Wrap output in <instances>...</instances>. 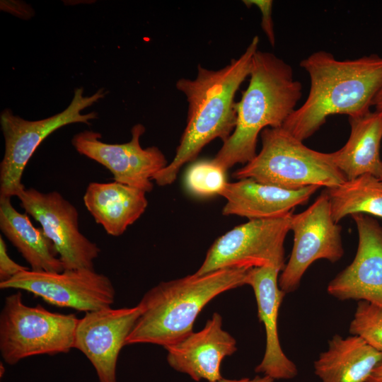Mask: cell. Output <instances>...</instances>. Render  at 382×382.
Instances as JSON below:
<instances>
[{
  "label": "cell",
  "mask_w": 382,
  "mask_h": 382,
  "mask_svg": "<svg viewBox=\"0 0 382 382\" xmlns=\"http://www.w3.org/2000/svg\"><path fill=\"white\" fill-rule=\"evenodd\" d=\"M0 229L30 265L31 270H64L51 240L42 228L33 226L27 213H21L13 207L9 197H0Z\"/></svg>",
  "instance_id": "44dd1931"
},
{
  "label": "cell",
  "mask_w": 382,
  "mask_h": 382,
  "mask_svg": "<svg viewBox=\"0 0 382 382\" xmlns=\"http://www.w3.org/2000/svg\"><path fill=\"white\" fill-rule=\"evenodd\" d=\"M145 129L143 125H135L131 140L124 144L103 142L100 133L84 130L73 137L71 144L80 154L109 170L115 181L149 192L154 187L153 177L168 163L157 146H141Z\"/></svg>",
  "instance_id": "7c38bea8"
},
{
  "label": "cell",
  "mask_w": 382,
  "mask_h": 382,
  "mask_svg": "<svg viewBox=\"0 0 382 382\" xmlns=\"http://www.w3.org/2000/svg\"><path fill=\"white\" fill-rule=\"evenodd\" d=\"M79 318L74 314L29 306L18 291L6 296L0 314V352L14 365L29 357L67 353L74 348Z\"/></svg>",
  "instance_id": "8992f818"
},
{
  "label": "cell",
  "mask_w": 382,
  "mask_h": 382,
  "mask_svg": "<svg viewBox=\"0 0 382 382\" xmlns=\"http://www.w3.org/2000/svg\"><path fill=\"white\" fill-rule=\"evenodd\" d=\"M249 76L247 88L235 104L234 130L212 160L225 171L253 160L259 134L267 127H282L302 96L291 66L272 53L257 50Z\"/></svg>",
  "instance_id": "3957f363"
},
{
  "label": "cell",
  "mask_w": 382,
  "mask_h": 382,
  "mask_svg": "<svg viewBox=\"0 0 382 382\" xmlns=\"http://www.w3.org/2000/svg\"><path fill=\"white\" fill-rule=\"evenodd\" d=\"M378 178L382 180V164H381V170L378 175Z\"/></svg>",
  "instance_id": "f546056e"
},
{
  "label": "cell",
  "mask_w": 382,
  "mask_h": 382,
  "mask_svg": "<svg viewBox=\"0 0 382 382\" xmlns=\"http://www.w3.org/2000/svg\"><path fill=\"white\" fill-rule=\"evenodd\" d=\"M260 137V151L233 172L234 178H249L288 190L313 185L330 188L347 180L330 153L308 148L282 127H267Z\"/></svg>",
  "instance_id": "5b68a950"
},
{
  "label": "cell",
  "mask_w": 382,
  "mask_h": 382,
  "mask_svg": "<svg viewBox=\"0 0 382 382\" xmlns=\"http://www.w3.org/2000/svg\"><path fill=\"white\" fill-rule=\"evenodd\" d=\"M349 331L382 353V307L359 301Z\"/></svg>",
  "instance_id": "cb8c5ba5"
},
{
  "label": "cell",
  "mask_w": 382,
  "mask_h": 382,
  "mask_svg": "<svg viewBox=\"0 0 382 382\" xmlns=\"http://www.w3.org/2000/svg\"><path fill=\"white\" fill-rule=\"evenodd\" d=\"M141 314L139 305L86 313L77 323L74 348L94 367L98 382H117L120 352Z\"/></svg>",
  "instance_id": "4fadbf2b"
},
{
  "label": "cell",
  "mask_w": 382,
  "mask_h": 382,
  "mask_svg": "<svg viewBox=\"0 0 382 382\" xmlns=\"http://www.w3.org/2000/svg\"><path fill=\"white\" fill-rule=\"evenodd\" d=\"M381 361L382 353L360 337L336 334L314 361V373L322 382H366Z\"/></svg>",
  "instance_id": "d6986e66"
},
{
  "label": "cell",
  "mask_w": 382,
  "mask_h": 382,
  "mask_svg": "<svg viewBox=\"0 0 382 382\" xmlns=\"http://www.w3.org/2000/svg\"><path fill=\"white\" fill-rule=\"evenodd\" d=\"M226 172L211 161L193 163L185 175V184L195 195L209 197L219 195L226 184Z\"/></svg>",
  "instance_id": "603a6c76"
},
{
  "label": "cell",
  "mask_w": 382,
  "mask_h": 382,
  "mask_svg": "<svg viewBox=\"0 0 382 382\" xmlns=\"http://www.w3.org/2000/svg\"><path fill=\"white\" fill-rule=\"evenodd\" d=\"M96 222L120 236L144 213L148 201L141 190L117 183H90L83 197Z\"/></svg>",
  "instance_id": "ac0fdd59"
},
{
  "label": "cell",
  "mask_w": 382,
  "mask_h": 382,
  "mask_svg": "<svg viewBox=\"0 0 382 382\" xmlns=\"http://www.w3.org/2000/svg\"><path fill=\"white\" fill-rule=\"evenodd\" d=\"M243 2L248 6H257L262 13L261 27L265 33L270 45L274 46L275 35L272 18L273 1L271 0H244Z\"/></svg>",
  "instance_id": "d4e9b609"
},
{
  "label": "cell",
  "mask_w": 382,
  "mask_h": 382,
  "mask_svg": "<svg viewBox=\"0 0 382 382\" xmlns=\"http://www.w3.org/2000/svg\"><path fill=\"white\" fill-rule=\"evenodd\" d=\"M0 288L24 290L53 306L85 313L110 308L115 299L111 280L94 269L60 272L25 270L0 282Z\"/></svg>",
  "instance_id": "30bf717a"
},
{
  "label": "cell",
  "mask_w": 382,
  "mask_h": 382,
  "mask_svg": "<svg viewBox=\"0 0 382 382\" xmlns=\"http://www.w3.org/2000/svg\"><path fill=\"white\" fill-rule=\"evenodd\" d=\"M258 45L255 36L245 52L226 66L212 70L199 64L195 79L176 82L188 103L187 125L173 161L152 178L158 185L173 183L182 166L195 160L207 144L216 138L224 142L232 134L236 121L234 97L249 76Z\"/></svg>",
  "instance_id": "6da1fadb"
},
{
  "label": "cell",
  "mask_w": 382,
  "mask_h": 382,
  "mask_svg": "<svg viewBox=\"0 0 382 382\" xmlns=\"http://www.w3.org/2000/svg\"><path fill=\"white\" fill-rule=\"evenodd\" d=\"M290 231L294 233L292 250L278 279L285 294L298 289L304 273L315 261L325 259L335 262L344 255L342 228L332 219L325 191L303 212L292 213Z\"/></svg>",
  "instance_id": "9c48e42d"
},
{
  "label": "cell",
  "mask_w": 382,
  "mask_h": 382,
  "mask_svg": "<svg viewBox=\"0 0 382 382\" xmlns=\"http://www.w3.org/2000/svg\"><path fill=\"white\" fill-rule=\"evenodd\" d=\"M366 382H382V361L374 368Z\"/></svg>",
  "instance_id": "83f0119b"
},
{
  "label": "cell",
  "mask_w": 382,
  "mask_h": 382,
  "mask_svg": "<svg viewBox=\"0 0 382 382\" xmlns=\"http://www.w3.org/2000/svg\"><path fill=\"white\" fill-rule=\"evenodd\" d=\"M217 382H275V380L267 376H256L253 378H242L239 379H229L222 378Z\"/></svg>",
  "instance_id": "4316f807"
},
{
  "label": "cell",
  "mask_w": 382,
  "mask_h": 382,
  "mask_svg": "<svg viewBox=\"0 0 382 382\" xmlns=\"http://www.w3.org/2000/svg\"><path fill=\"white\" fill-rule=\"evenodd\" d=\"M248 270L221 269L160 282L138 303L141 314L125 345L151 343L165 347L183 340L193 332L197 316L210 301L246 284Z\"/></svg>",
  "instance_id": "277c9868"
},
{
  "label": "cell",
  "mask_w": 382,
  "mask_h": 382,
  "mask_svg": "<svg viewBox=\"0 0 382 382\" xmlns=\"http://www.w3.org/2000/svg\"><path fill=\"white\" fill-rule=\"evenodd\" d=\"M29 270L28 267L19 265L11 258L5 241L2 236H0V282H6L19 272Z\"/></svg>",
  "instance_id": "484cf974"
},
{
  "label": "cell",
  "mask_w": 382,
  "mask_h": 382,
  "mask_svg": "<svg viewBox=\"0 0 382 382\" xmlns=\"http://www.w3.org/2000/svg\"><path fill=\"white\" fill-rule=\"evenodd\" d=\"M300 66L308 74L309 92L282 127L302 141L332 115L354 117L371 111L382 88V57L376 54L340 60L321 50L301 60Z\"/></svg>",
  "instance_id": "7a4b0ae2"
},
{
  "label": "cell",
  "mask_w": 382,
  "mask_h": 382,
  "mask_svg": "<svg viewBox=\"0 0 382 382\" xmlns=\"http://www.w3.org/2000/svg\"><path fill=\"white\" fill-rule=\"evenodd\" d=\"M249 220L219 237L208 250L195 273L205 274L230 268L285 266L284 241L290 231L291 216Z\"/></svg>",
  "instance_id": "ba28073f"
},
{
  "label": "cell",
  "mask_w": 382,
  "mask_h": 382,
  "mask_svg": "<svg viewBox=\"0 0 382 382\" xmlns=\"http://www.w3.org/2000/svg\"><path fill=\"white\" fill-rule=\"evenodd\" d=\"M279 269L272 267L249 269L246 284L254 291L257 316L264 324L266 335L264 356L255 371L274 380H289L296 376L298 369L283 352L279 340L278 313L286 294L279 286Z\"/></svg>",
  "instance_id": "2e32d148"
},
{
  "label": "cell",
  "mask_w": 382,
  "mask_h": 382,
  "mask_svg": "<svg viewBox=\"0 0 382 382\" xmlns=\"http://www.w3.org/2000/svg\"><path fill=\"white\" fill-rule=\"evenodd\" d=\"M320 187L288 190L245 178L227 183L220 195L226 200L224 215H237L249 220L280 217L306 204Z\"/></svg>",
  "instance_id": "e0dca14e"
},
{
  "label": "cell",
  "mask_w": 382,
  "mask_h": 382,
  "mask_svg": "<svg viewBox=\"0 0 382 382\" xmlns=\"http://www.w3.org/2000/svg\"><path fill=\"white\" fill-rule=\"evenodd\" d=\"M17 197L25 213L40 224L54 244L64 270L94 269L100 249L81 233L79 212L69 201L57 191L45 193L25 187Z\"/></svg>",
  "instance_id": "8fae6325"
},
{
  "label": "cell",
  "mask_w": 382,
  "mask_h": 382,
  "mask_svg": "<svg viewBox=\"0 0 382 382\" xmlns=\"http://www.w3.org/2000/svg\"><path fill=\"white\" fill-rule=\"evenodd\" d=\"M359 236L352 262L327 286L328 293L342 301H365L382 307V227L369 215H352Z\"/></svg>",
  "instance_id": "5bb4252c"
},
{
  "label": "cell",
  "mask_w": 382,
  "mask_h": 382,
  "mask_svg": "<svg viewBox=\"0 0 382 382\" xmlns=\"http://www.w3.org/2000/svg\"><path fill=\"white\" fill-rule=\"evenodd\" d=\"M372 106H374L375 110L382 112V88L375 96Z\"/></svg>",
  "instance_id": "f1b7e54d"
},
{
  "label": "cell",
  "mask_w": 382,
  "mask_h": 382,
  "mask_svg": "<svg viewBox=\"0 0 382 382\" xmlns=\"http://www.w3.org/2000/svg\"><path fill=\"white\" fill-rule=\"evenodd\" d=\"M107 92L100 88L91 96H83V88L74 89L68 107L51 117L35 121L16 115L11 109L0 115L5 151L0 163V197H17L25 187L21 183L25 168L39 145L57 129L72 123H85L98 118V113L81 111L103 99Z\"/></svg>",
  "instance_id": "52a82bcc"
},
{
  "label": "cell",
  "mask_w": 382,
  "mask_h": 382,
  "mask_svg": "<svg viewBox=\"0 0 382 382\" xmlns=\"http://www.w3.org/2000/svg\"><path fill=\"white\" fill-rule=\"evenodd\" d=\"M349 122L351 130L348 140L341 149L330 153L335 165L347 180L365 174L378 177L382 164V112L369 111L349 117Z\"/></svg>",
  "instance_id": "ffe728a7"
},
{
  "label": "cell",
  "mask_w": 382,
  "mask_h": 382,
  "mask_svg": "<svg viewBox=\"0 0 382 382\" xmlns=\"http://www.w3.org/2000/svg\"><path fill=\"white\" fill-rule=\"evenodd\" d=\"M333 220L339 223L347 215L362 214L382 218V180L365 174L326 188Z\"/></svg>",
  "instance_id": "7402d4cb"
},
{
  "label": "cell",
  "mask_w": 382,
  "mask_h": 382,
  "mask_svg": "<svg viewBox=\"0 0 382 382\" xmlns=\"http://www.w3.org/2000/svg\"><path fill=\"white\" fill-rule=\"evenodd\" d=\"M167 361L174 370L195 381L217 382L222 378L221 364L237 350L236 340L222 329V317L214 313L202 330L164 347Z\"/></svg>",
  "instance_id": "9a60e30c"
}]
</instances>
